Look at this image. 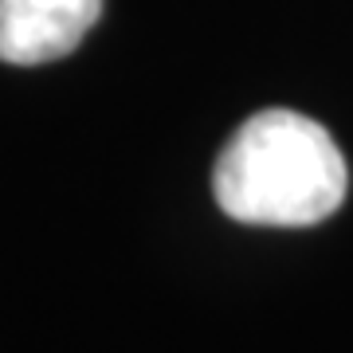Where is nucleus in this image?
<instances>
[{
    "label": "nucleus",
    "mask_w": 353,
    "mask_h": 353,
    "mask_svg": "<svg viewBox=\"0 0 353 353\" xmlns=\"http://www.w3.org/2000/svg\"><path fill=\"white\" fill-rule=\"evenodd\" d=\"M216 204L240 224L310 228L345 204L350 169L330 130L299 110H259L228 138L212 169Z\"/></svg>",
    "instance_id": "1"
},
{
    "label": "nucleus",
    "mask_w": 353,
    "mask_h": 353,
    "mask_svg": "<svg viewBox=\"0 0 353 353\" xmlns=\"http://www.w3.org/2000/svg\"><path fill=\"white\" fill-rule=\"evenodd\" d=\"M102 0H0V63L36 67L83 43Z\"/></svg>",
    "instance_id": "2"
}]
</instances>
